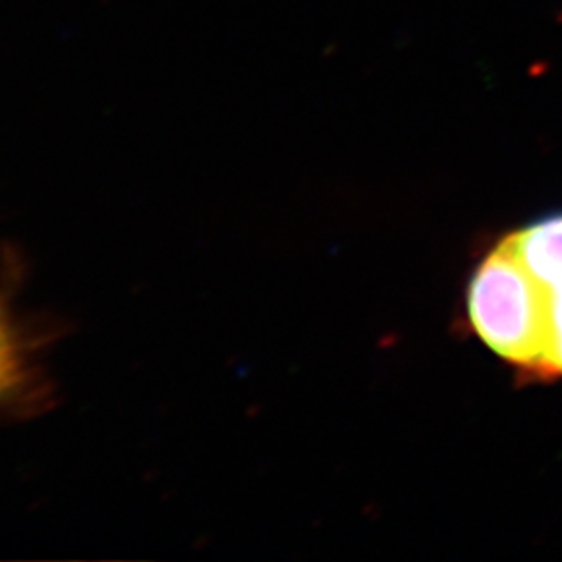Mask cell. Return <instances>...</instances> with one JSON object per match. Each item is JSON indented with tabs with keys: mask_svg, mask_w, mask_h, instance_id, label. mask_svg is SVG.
Wrapping results in <instances>:
<instances>
[{
	"mask_svg": "<svg viewBox=\"0 0 562 562\" xmlns=\"http://www.w3.org/2000/svg\"><path fill=\"white\" fill-rule=\"evenodd\" d=\"M469 319L475 334L504 361L546 378L550 294L506 236L475 269L469 285Z\"/></svg>",
	"mask_w": 562,
	"mask_h": 562,
	"instance_id": "obj_1",
	"label": "cell"
},
{
	"mask_svg": "<svg viewBox=\"0 0 562 562\" xmlns=\"http://www.w3.org/2000/svg\"><path fill=\"white\" fill-rule=\"evenodd\" d=\"M529 271L550 294H562V215H550L510 234Z\"/></svg>",
	"mask_w": 562,
	"mask_h": 562,
	"instance_id": "obj_2",
	"label": "cell"
},
{
	"mask_svg": "<svg viewBox=\"0 0 562 562\" xmlns=\"http://www.w3.org/2000/svg\"><path fill=\"white\" fill-rule=\"evenodd\" d=\"M30 382L27 350L11 313L0 301V404L20 398Z\"/></svg>",
	"mask_w": 562,
	"mask_h": 562,
	"instance_id": "obj_3",
	"label": "cell"
},
{
	"mask_svg": "<svg viewBox=\"0 0 562 562\" xmlns=\"http://www.w3.org/2000/svg\"><path fill=\"white\" fill-rule=\"evenodd\" d=\"M550 294V292H548ZM562 375V294H550V341L546 378Z\"/></svg>",
	"mask_w": 562,
	"mask_h": 562,
	"instance_id": "obj_4",
	"label": "cell"
}]
</instances>
